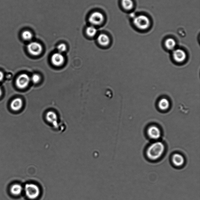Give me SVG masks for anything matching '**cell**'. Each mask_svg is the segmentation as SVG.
I'll use <instances>...</instances> for the list:
<instances>
[{
	"label": "cell",
	"mask_w": 200,
	"mask_h": 200,
	"mask_svg": "<svg viewBox=\"0 0 200 200\" xmlns=\"http://www.w3.org/2000/svg\"><path fill=\"white\" fill-rule=\"evenodd\" d=\"M165 147L162 142L156 141L148 147L146 155L148 159L155 161L159 160L164 155Z\"/></svg>",
	"instance_id": "cell-1"
},
{
	"label": "cell",
	"mask_w": 200,
	"mask_h": 200,
	"mask_svg": "<svg viewBox=\"0 0 200 200\" xmlns=\"http://www.w3.org/2000/svg\"><path fill=\"white\" fill-rule=\"evenodd\" d=\"M25 193L30 199H35L39 197L40 194V189L36 184L33 183H27L25 186Z\"/></svg>",
	"instance_id": "cell-2"
},
{
	"label": "cell",
	"mask_w": 200,
	"mask_h": 200,
	"mask_svg": "<svg viewBox=\"0 0 200 200\" xmlns=\"http://www.w3.org/2000/svg\"><path fill=\"white\" fill-rule=\"evenodd\" d=\"M133 23L137 28L145 30L149 28L150 25V21L146 15H140L134 18Z\"/></svg>",
	"instance_id": "cell-3"
},
{
	"label": "cell",
	"mask_w": 200,
	"mask_h": 200,
	"mask_svg": "<svg viewBox=\"0 0 200 200\" xmlns=\"http://www.w3.org/2000/svg\"><path fill=\"white\" fill-rule=\"evenodd\" d=\"M147 135L149 138L155 141H158L161 136V130L158 127L155 125H152L148 128Z\"/></svg>",
	"instance_id": "cell-4"
},
{
	"label": "cell",
	"mask_w": 200,
	"mask_h": 200,
	"mask_svg": "<svg viewBox=\"0 0 200 200\" xmlns=\"http://www.w3.org/2000/svg\"><path fill=\"white\" fill-rule=\"evenodd\" d=\"M28 52L32 55L38 56L41 54L43 51V47L41 44L37 42L30 43L27 46Z\"/></svg>",
	"instance_id": "cell-5"
},
{
	"label": "cell",
	"mask_w": 200,
	"mask_h": 200,
	"mask_svg": "<svg viewBox=\"0 0 200 200\" xmlns=\"http://www.w3.org/2000/svg\"><path fill=\"white\" fill-rule=\"evenodd\" d=\"M30 81V76L26 74L20 75L16 80V85L19 89H23L28 86Z\"/></svg>",
	"instance_id": "cell-6"
},
{
	"label": "cell",
	"mask_w": 200,
	"mask_h": 200,
	"mask_svg": "<svg viewBox=\"0 0 200 200\" xmlns=\"http://www.w3.org/2000/svg\"><path fill=\"white\" fill-rule=\"evenodd\" d=\"M88 20L92 26H99L103 23L104 20V16L100 12H94L90 15Z\"/></svg>",
	"instance_id": "cell-7"
},
{
	"label": "cell",
	"mask_w": 200,
	"mask_h": 200,
	"mask_svg": "<svg viewBox=\"0 0 200 200\" xmlns=\"http://www.w3.org/2000/svg\"><path fill=\"white\" fill-rule=\"evenodd\" d=\"M172 56L174 60L179 63L184 62L187 58V56L185 51L180 49L174 50L172 53Z\"/></svg>",
	"instance_id": "cell-8"
},
{
	"label": "cell",
	"mask_w": 200,
	"mask_h": 200,
	"mask_svg": "<svg viewBox=\"0 0 200 200\" xmlns=\"http://www.w3.org/2000/svg\"><path fill=\"white\" fill-rule=\"evenodd\" d=\"M65 59L62 53H54L51 56V61L53 65L56 67H60L63 65Z\"/></svg>",
	"instance_id": "cell-9"
},
{
	"label": "cell",
	"mask_w": 200,
	"mask_h": 200,
	"mask_svg": "<svg viewBox=\"0 0 200 200\" xmlns=\"http://www.w3.org/2000/svg\"><path fill=\"white\" fill-rule=\"evenodd\" d=\"M172 164L175 167H181L184 165L185 159L181 154L175 153L172 155Z\"/></svg>",
	"instance_id": "cell-10"
},
{
	"label": "cell",
	"mask_w": 200,
	"mask_h": 200,
	"mask_svg": "<svg viewBox=\"0 0 200 200\" xmlns=\"http://www.w3.org/2000/svg\"><path fill=\"white\" fill-rule=\"evenodd\" d=\"M46 119L47 121L52 123L55 128L58 126V117L55 113L53 111H49L47 113Z\"/></svg>",
	"instance_id": "cell-11"
},
{
	"label": "cell",
	"mask_w": 200,
	"mask_h": 200,
	"mask_svg": "<svg viewBox=\"0 0 200 200\" xmlns=\"http://www.w3.org/2000/svg\"><path fill=\"white\" fill-rule=\"evenodd\" d=\"M23 101L20 98H16L12 100L10 104V107L14 111H18L22 108L23 106Z\"/></svg>",
	"instance_id": "cell-12"
},
{
	"label": "cell",
	"mask_w": 200,
	"mask_h": 200,
	"mask_svg": "<svg viewBox=\"0 0 200 200\" xmlns=\"http://www.w3.org/2000/svg\"><path fill=\"white\" fill-rule=\"evenodd\" d=\"M97 40L99 44L103 46H108L110 43L109 36L105 34L99 35L98 36Z\"/></svg>",
	"instance_id": "cell-13"
},
{
	"label": "cell",
	"mask_w": 200,
	"mask_h": 200,
	"mask_svg": "<svg viewBox=\"0 0 200 200\" xmlns=\"http://www.w3.org/2000/svg\"><path fill=\"white\" fill-rule=\"evenodd\" d=\"M170 103L169 100L166 98L160 99L158 103V107L161 110L165 111L169 109Z\"/></svg>",
	"instance_id": "cell-14"
},
{
	"label": "cell",
	"mask_w": 200,
	"mask_h": 200,
	"mask_svg": "<svg viewBox=\"0 0 200 200\" xmlns=\"http://www.w3.org/2000/svg\"><path fill=\"white\" fill-rule=\"evenodd\" d=\"M23 188L20 184H15L11 187L10 192L12 194L14 195H20L22 191Z\"/></svg>",
	"instance_id": "cell-15"
},
{
	"label": "cell",
	"mask_w": 200,
	"mask_h": 200,
	"mask_svg": "<svg viewBox=\"0 0 200 200\" xmlns=\"http://www.w3.org/2000/svg\"><path fill=\"white\" fill-rule=\"evenodd\" d=\"M165 44L166 48L169 50H174L176 45V42L172 38H169L166 39Z\"/></svg>",
	"instance_id": "cell-16"
},
{
	"label": "cell",
	"mask_w": 200,
	"mask_h": 200,
	"mask_svg": "<svg viewBox=\"0 0 200 200\" xmlns=\"http://www.w3.org/2000/svg\"><path fill=\"white\" fill-rule=\"evenodd\" d=\"M122 5L125 10H130L133 7L134 3L132 0H122Z\"/></svg>",
	"instance_id": "cell-17"
},
{
	"label": "cell",
	"mask_w": 200,
	"mask_h": 200,
	"mask_svg": "<svg viewBox=\"0 0 200 200\" xmlns=\"http://www.w3.org/2000/svg\"><path fill=\"white\" fill-rule=\"evenodd\" d=\"M97 29L93 26H90L86 30V34L90 37H93L97 34Z\"/></svg>",
	"instance_id": "cell-18"
},
{
	"label": "cell",
	"mask_w": 200,
	"mask_h": 200,
	"mask_svg": "<svg viewBox=\"0 0 200 200\" xmlns=\"http://www.w3.org/2000/svg\"><path fill=\"white\" fill-rule=\"evenodd\" d=\"M22 39L26 41H29L31 40L33 38V34L31 32L28 30L24 31L22 34Z\"/></svg>",
	"instance_id": "cell-19"
},
{
	"label": "cell",
	"mask_w": 200,
	"mask_h": 200,
	"mask_svg": "<svg viewBox=\"0 0 200 200\" xmlns=\"http://www.w3.org/2000/svg\"><path fill=\"white\" fill-rule=\"evenodd\" d=\"M30 81H31L33 83L37 84L40 81L41 77L39 74H35L32 76L31 77H30Z\"/></svg>",
	"instance_id": "cell-20"
},
{
	"label": "cell",
	"mask_w": 200,
	"mask_h": 200,
	"mask_svg": "<svg viewBox=\"0 0 200 200\" xmlns=\"http://www.w3.org/2000/svg\"><path fill=\"white\" fill-rule=\"evenodd\" d=\"M67 46L64 44H59L57 47V49L58 53H62L65 52L67 50Z\"/></svg>",
	"instance_id": "cell-21"
},
{
	"label": "cell",
	"mask_w": 200,
	"mask_h": 200,
	"mask_svg": "<svg viewBox=\"0 0 200 200\" xmlns=\"http://www.w3.org/2000/svg\"><path fill=\"white\" fill-rule=\"evenodd\" d=\"M4 78V75L2 72L0 71V82L2 81Z\"/></svg>",
	"instance_id": "cell-22"
},
{
	"label": "cell",
	"mask_w": 200,
	"mask_h": 200,
	"mask_svg": "<svg viewBox=\"0 0 200 200\" xmlns=\"http://www.w3.org/2000/svg\"><path fill=\"white\" fill-rule=\"evenodd\" d=\"M2 88H1V86H0V97L2 96Z\"/></svg>",
	"instance_id": "cell-23"
}]
</instances>
